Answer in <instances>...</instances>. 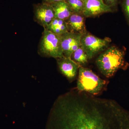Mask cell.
<instances>
[{
  "instance_id": "1",
  "label": "cell",
  "mask_w": 129,
  "mask_h": 129,
  "mask_svg": "<svg viewBox=\"0 0 129 129\" xmlns=\"http://www.w3.org/2000/svg\"><path fill=\"white\" fill-rule=\"evenodd\" d=\"M100 72L107 78H111L119 70L127 68L124 51L115 46L107 48L101 53L96 60Z\"/></svg>"
},
{
  "instance_id": "2",
  "label": "cell",
  "mask_w": 129,
  "mask_h": 129,
  "mask_svg": "<svg viewBox=\"0 0 129 129\" xmlns=\"http://www.w3.org/2000/svg\"><path fill=\"white\" fill-rule=\"evenodd\" d=\"M108 83L89 69L82 66L79 69L76 88L79 91L96 96L106 90Z\"/></svg>"
},
{
  "instance_id": "3",
  "label": "cell",
  "mask_w": 129,
  "mask_h": 129,
  "mask_svg": "<svg viewBox=\"0 0 129 129\" xmlns=\"http://www.w3.org/2000/svg\"><path fill=\"white\" fill-rule=\"evenodd\" d=\"M44 28L39 47L40 54L56 59L64 56L61 46L62 36Z\"/></svg>"
},
{
  "instance_id": "4",
  "label": "cell",
  "mask_w": 129,
  "mask_h": 129,
  "mask_svg": "<svg viewBox=\"0 0 129 129\" xmlns=\"http://www.w3.org/2000/svg\"><path fill=\"white\" fill-rule=\"evenodd\" d=\"M111 41L109 38L100 39L86 32L81 37V46L87 54L89 60H90L108 48Z\"/></svg>"
},
{
  "instance_id": "5",
  "label": "cell",
  "mask_w": 129,
  "mask_h": 129,
  "mask_svg": "<svg viewBox=\"0 0 129 129\" xmlns=\"http://www.w3.org/2000/svg\"><path fill=\"white\" fill-rule=\"evenodd\" d=\"M35 18L40 24L46 27L55 18V12L50 4L42 2L35 5Z\"/></svg>"
},
{
  "instance_id": "6",
  "label": "cell",
  "mask_w": 129,
  "mask_h": 129,
  "mask_svg": "<svg viewBox=\"0 0 129 129\" xmlns=\"http://www.w3.org/2000/svg\"><path fill=\"white\" fill-rule=\"evenodd\" d=\"M82 35L71 32L62 35L61 46L64 56L71 57L74 52L81 46Z\"/></svg>"
},
{
  "instance_id": "7",
  "label": "cell",
  "mask_w": 129,
  "mask_h": 129,
  "mask_svg": "<svg viewBox=\"0 0 129 129\" xmlns=\"http://www.w3.org/2000/svg\"><path fill=\"white\" fill-rule=\"evenodd\" d=\"M84 8L83 14L86 17H91L112 12L113 9L106 5L103 0H83Z\"/></svg>"
},
{
  "instance_id": "8",
  "label": "cell",
  "mask_w": 129,
  "mask_h": 129,
  "mask_svg": "<svg viewBox=\"0 0 129 129\" xmlns=\"http://www.w3.org/2000/svg\"><path fill=\"white\" fill-rule=\"evenodd\" d=\"M56 59L58 68L61 73L70 82L74 80L81 65L75 62L71 57L63 56Z\"/></svg>"
},
{
  "instance_id": "9",
  "label": "cell",
  "mask_w": 129,
  "mask_h": 129,
  "mask_svg": "<svg viewBox=\"0 0 129 129\" xmlns=\"http://www.w3.org/2000/svg\"><path fill=\"white\" fill-rule=\"evenodd\" d=\"M85 17L83 14L72 13L66 21L69 32H74L83 35L86 33Z\"/></svg>"
},
{
  "instance_id": "10",
  "label": "cell",
  "mask_w": 129,
  "mask_h": 129,
  "mask_svg": "<svg viewBox=\"0 0 129 129\" xmlns=\"http://www.w3.org/2000/svg\"><path fill=\"white\" fill-rule=\"evenodd\" d=\"M50 5L55 12V18L66 21L73 13L65 1Z\"/></svg>"
},
{
  "instance_id": "11",
  "label": "cell",
  "mask_w": 129,
  "mask_h": 129,
  "mask_svg": "<svg viewBox=\"0 0 129 129\" xmlns=\"http://www.w3.org/2000/svg\"><path fill=\"white\" fill-rule=\"evenodd\" d=\"M44 28L54 34L60 35L69 32L66 21L58 18H54L49 25Z\"/></svg>"
},
{
  "instance_id": "12",
  "label": "cell",
  "mask_w": 129,
  "mask_h": 129,
  "mask_svg": "<svg viewBox=\"0 0 129 129\" xmlns=\"http://www.w3.org/2000/svg\"><path fill=\"white\" fill-rule=\"evenodd\" d=\"M71 58L72 60L81 66L86 64L89 60L87 54L81 46L74 52Z\"/></svg>"
},
{
  "instance_id": "13",
  "label": "cell",
  "mask_w": 129,
  "mask_h": 129,
  "mask_svg": "<svg viewBox=\"0 0 129 129\" xmlns=\"http://www.w3.org/2000/svg\"><path fill=\"white\" fill-rule=\"evenodd\" d=\"M73 13L83 14L84 3L83 0H65Z\"/></svg>"
},
{
  "instance_id": "14",
  "label": "cell",
  "mask_w": 129,
  "mask_h": 129,
  "mask_svg": "<svg viewBox=\"0 0 129 129\" xmlns=\"http://www.w3.org/2000/svg\"><path fill=\"white\" fill-rule=\"evenodd\" d=\"M123 12L129 23V0H121Z\"/></svg>"
},
{
  "instance_id": "15",
  "label": "cell",
  "mask_w": 129,
  "mask_h": 129,
  "mask_svg": "<svg viewBox=\"0 0 129 129\" xmlns=\"http://www.w3.org/2000/svg\"><path fill=\"white\" fill-rule=\"evenodd\" d=\"M106 5L112 8L113 9L116 8L120 0H103Z\"/></svg>"
},
{
  "instance_id": "16",
  "label": "cell",
  "mask_w": 129,
  "mask_h": 129,
  "mask_svg": "<svg viewBox=\"0 0 129 129\" xmlns=\"http://www.w3.org/2000/svg\"><path fill=\"white\" fill-rule=\"evenodd\" d=\"M42 2L48 4H51L53 3H55L63 1L65 0H42Z\"/></svg>"
}]
</instances>
